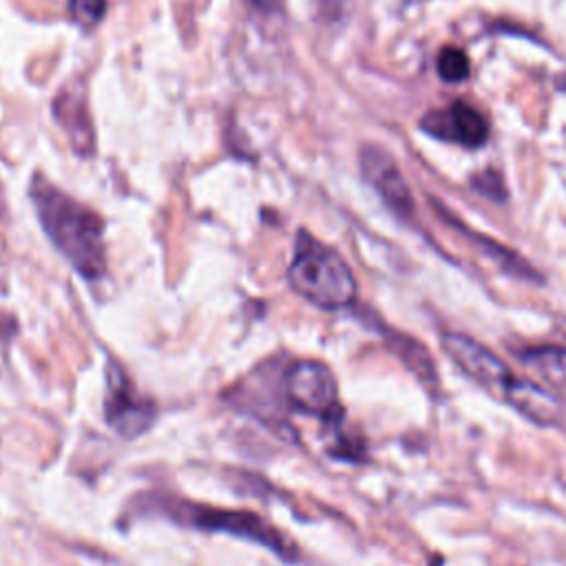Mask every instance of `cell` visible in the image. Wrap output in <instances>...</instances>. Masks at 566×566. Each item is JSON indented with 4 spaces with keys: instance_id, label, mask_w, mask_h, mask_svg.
I'll use <instances>...</instances> for the list:
<instances>
[{
    "instance_id": "cell-4",
    "label": "cell",
    "mask_w": 566,
    "mask_h": 566,
    "mask_svg": "<svg viewBox=\"0 0 566 566\" xmlns=\"http://www.w3.org/2000/svg\"><path fill=\"white\" fill-rule=\"evenodd\" d=\"M186 520L190 526L203 528V531H214V533H228L234 537H245L252 539L283 559H296V548L294 544L268 520L252 511H232V509H214V506H184Z\"/></svg>"
},
{
    "instance_id": "cell-10",
    "label": "cell",
    "mask_w": 566,
    "mask_h": 566,
    "mask_svg": "<svg viewBox=\"0 0 566 566\" xmlns=\"http://www.w3.org/2000/svg\"><path fill=\"white\" fill-rule=\"evenodd\" d=\"M517 356L548 387L566 391V345H535Z\"/></svg>"
},
{
    "instance_id": "cell-3",
    "label": "cell",
    "mask_w": 566,
    "mask_h": 566,
    "mask_svg": "<svg viewBox=\"0 0 566 566\" xmlns=\"http://www.w3.org/2000/svg\"><path fill=\"white\" fill-rule=\"evenodd\" d=\"M281 394L285 402L312 418L338 427L343 420V407L338 400V382L334 371L318 360L292 363L281 380Z\"/></svg>"
},
{
    "instance_id": "cell-7",
    "label": "cell",
    "mask_w": 566,
    "mask_h": 566,
    "mask_svg": "<svg viewBox=\"0 0 566 566\" xmlns=\"http://www.w3.org/2000/svg\"><path fill=\"white\" fill-rule=\"evenodd\" d=\"M360 170L365 179L371 184V188L380 195V199L391 208L394 214L400 219H413L416 214V203L413 195L396 166L394 157L382 150L380 146L367 144L360 148Z\"/></svg>"
},
{
    "instance_id": "cell-8",
    "label": "cell",
    "mask_w": 566,
    "mask_h": 566,
    "mask_svg": "<svg viewBox=\"0 0 566 566\" xmlns=\"http://www.w3.org/2000/svg\"><path fill=\"white\" fill-rule=\"evenodd\" d=\"M420 126L436 139L453 142L467 148H478L489 137V124L484 115L467 102H453L449 108L429 111L420 119Z\"/></svg>"
},
{
    "instance_id": "cell-5",
    "label": "cell",
    "mask_w": 566,
    "mask_h": 566,
    "mask_svg": "<svg viewBox=\"0 0 566 566\" xmlns=\"http://www.w3.org/2000/svg\"><path fill=\"white\" fill-rule=\"evenodd\" d=\"M106 422L124 438L142 436L155 420V402L142 396L126 371L117 365H108L106 398H104Z\"/></svg>"
},
{
    "instance_id": "cell-6",
    "label": "cell",
    "mask_w": 566,
    "mask_h": 566,
    "mask_svg": "<svg viewBox=\"0 0 566 566\" xmlns=\"http://www.w3.org/2000/svg\"><path fill=\"white\" fill-rule=\"evenodd\" d=\"M440 343L444 354L464 376H469L471 380L491 391H497L500 396L506 389V385L515 378V374L506 367L502 358H497L486 345L471 338L469 334L447 329L442 332Z\"/></svg>"
},
{
    "instance_id": "cell-14",
    "label": "cell",
    "mask_w": 566,
    "mask_h": 566,
    "mask_svg": "<svg viewBox=\"0 0 566 566\" xmlns=\"http://www.w3.org/2000/svg\"><path fill=\"white\" fill-rule=\"evenodd\" d=\"M471 186H473V190H478L486 199H493V201H504L506 199V186H504L502 177L491 168L473 175Z\"/></svg>"
},
{
    "instance_id": "cell-13",
    "label": "cell",
    "mask_w": 566,
    "mask_h": 566,
    "mask_svg": "<svg viewBox=\"0 0 566 566\" xmlns=\"http://www.w3.org/2000/svg\"><path fill=\"white\" fill-rule=\"evenodd\" d=\"M106 11V0H69V13L71 18L84 27H95Z\"/></svg>"
},
{
    "instance_id": "cell-12",
    "label": "cell",
    "mask_w": 566,
    "mask_h": 566,
    "mask_svg": "<svg viewBox=\"0 0 566 566\" xmlns=\"http://www.w3.org/2000/svg\"><path fill=\"white\" fill-rule=\"evenodd\" d=\"M436 66H438L440 77L447 80V82H462V80H467L469 69H471L467 53L462 49H458V46H444L438 53Z\"/></svg>"
},
{
    "instance_id": "cell-11",
    "label": "cell",
    "mask_w": 566,
    "mask_h": 566,
    "mask_svg": "<svg viewBox=\"0 0 566 566\" xmlns=\"http://www.w3.org/2000/svg\"><path fill=\"white\" fill-rule=\"evenodd\" d=\"M389 345L396 349V354L405 360V365L427 385L436 382V365L431 354L411 336L405 334H394V338L389 340Z\"/></svg>"
},
{
    "instance_id": "cell-1",
    "label": "cell",
    "mask_w": 566,
    "mask_h": 566,
    "mask_svg": "<svg viewBox=\"0 0 566 566\" xmlns=\"http://www.w3.org/2000/svg\"><path fill=\"white\" fill-rule=\"evenodd\" d=\"M31 201L42 230L73 270L86 281L102 279L106 272V248L99 214L40 175L31 181Z\"/></svg>"
},
{
    "instance_id": "cell-9",
    "label": "cell",
    "mask_w": 566,
    "mask_h": 566,
    "mask_svg": "<svg viewBox=\"0 0 566 566\" xmlns=\"http://www.w3.org/2000/svg\"><path fill=\"white\" fill-rule=\"evenodd\" d=\"M502 400H506L517 413L539 427H555L564 416V407L555 394H551L544 385L520 376L506 385Z\"/></svg>"
},
{
    "instance_id": "cell-2",
    "label": "cell",
    "mask_w": 566,
    "mask_h": 566,
    "mask_svg": "<svg viewBox=\"0 0 566 566\" xmlns=\"http://www.w3.org/2000/svg\"><path fill=\"white\" fill-rule=\"evenodd\" d=\"M287 281L296 294L321 310H345L356 301V276L347 261L305 230L296 234Z\"/></svg>"
}]
</instances>
